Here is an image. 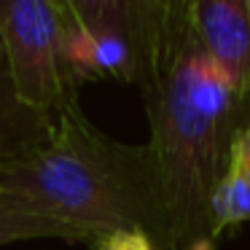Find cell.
<instances>
[{
    "label": "cell",
    "instance_id": "5",
    "mask_svg": "<svg viewBox=\"0 0 250 250\" xmlns=\"http://www.w3.org/2000/svg\"><path fill=\"white\" fill-rule=\"evenodd\" d=\"M188 17L205 51L237 83L245 103L250 78V14L248 0H191ZM248 108V105H245Z\"/></svg>",
    "mask_w": 250,
    "mask_h": 250
},
{
    "label": "cell",
    "instance_id": "9",
    "mask_svg": "<svg viewBox=\"0 0 250 250\" xmlns=\"http://www.w3.org/2000/svg\"><path fill=\"white\" fill-rule=\"evenodd\" d=\"M97 250H164L146 231H116L97 239ZM186 250H215V239H202Z\"/></svg>",
    "mask_w": 250,
    "mask_h": 250
},
{
    "label": "cell",
    "instance_id": "2",
    "mask_svg": "<svg viewBox=\"0 0 250 250\" xmlns=\"http://www.w3.org/2000/svg\"><path fill=\"white\" fill-rule=\"evenodd\" d=\"M0 194L65 229L76 242L146 231L159 245L162 218L143 146L100 132L78 100L46 137L0 156Z\"/></svg>",
    "mask_w": 250,
    "mask_h": 250
},
{
    "label": "cell",
    "instance_id": "7",
    "mask_svg": "<svg viewBox=\"0 0 250 250\" xmlns=\"http://www.w3.org/2000/svg\"><path fill=\"white\" fill-rule=\"evenodd\" d=\"M54 124L43 121L19 103L11 70H8L6 43H3V33H0V156L19 151L30 143H38L41 137L49 135Z\"/></svg>",
    "mask_w": 250,
    "mask_h": 250
},
{
    "label": "cell",
    "instance_id": "3",
    "mask_svg": "<svg viewBox=\"0 0 250 250\" xmlns=\"http://www.w3.org/2000/svg\"><path fill=\"white\" fill-rule=\"evenodd\" d=\"M62 3L0 0V33L17 97L49 124L76 103V81L62 54Z\"/></svg>",
    "mask_w": 250,
    "mask_h": 250
},
{
    "label": "cell",
    "instance_id": "8",
    "mask_svg": "<svg viewBox=\"0 0 250 250\" xmlns=\"http://www.w3.org/2000/svg\"><path fill=\"white\" fill-rule=\"evenodd\" d=\"M19 239H62V242H76L65 229L33 215L30 210L19 207L17 202L6 199L0 194V248Z\"/></svg>",
    "mask_w": 250,
    "mask_h": 250
},
{
    "label": "cell",
    "instance_id": "10",
    "mask_svg": "<svg viewBox=\"0 0 250 250\" xmlns=\"http://www.w3.org/2000/svg\"><path fill=\"white\" fill-rule=\"evenodd\" d=\"M248 14H250V0H248ZM245 105L250 110V78H248V89H245Z\"/></svg>",
    "mask_w": 250,
    "mask_h": 250
},
{
    "label": "cell",
    "instance_id": "4",
    "mask_svg": "<svg viewBox=\"0 0 250 250\" xmlns=\"http://www.w3.org/2000/svg\"><path fill=\"white\" fill-rule=\"evenodd\" d=\"M62 54L73 81L135 83L132 0H65Z\"/></svg>",
    "mask_w": 250,
    "mask_h": 250
},
{
    "label": "cell",
    "instance_id": "1",
    "mask_svg": "<svg viewBox=\"0 0 250 250\" xmlns=\"http://www.w3.org/2000/svg\"><path fill=\"white\" fill-rule=\"evenodd\" d=\"M135 83L148 116L143 146L164 250L212 237V199L250 121L239 89L205 51L183 0H132Z\"/></svg>",
    "mask_w": 250,
    "mask_h": 250
},
{
    "label": "cell",
    "instance_id": "6",
    "mask_svg": "<svg viewBox=\"0 0 250 250\" xmlns=\"http://www.w3.org/2000/svg\"><path fill=\"white\" fill-rule=\"evenodd\" d=\"M250 221V121L229 153V169L212 199V237Z\"/></svg>",
    "mask_w": 250,
    "mask_h": 250
}]
</instances>
